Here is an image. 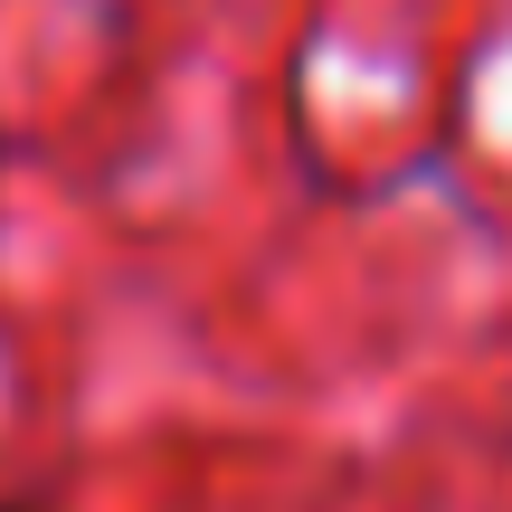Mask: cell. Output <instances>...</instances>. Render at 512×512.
Segmentation results:
<instances>
[{
  "label": "cell",
  "mask_w": 512,
  "mask_h": 512,
  "mask_svg": "<svg viewBox=\"0 0 512 512\" xmlns=\"http://www.w3.org/2000/svg\"><path fill=\"white\" fill-rule=\"evenodd\" d=\"M0 512H48V503H0Z\"/></svg>",
  "instance_id": "obj_1"
}]
</instances>
